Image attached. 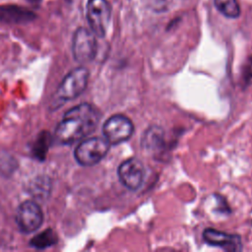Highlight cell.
Returning <instances> with one entry per match:
<instances>
[{
    "mask_svg": "<svg viewBox=\"0 0 252 252\" xmlns=\"http://www.w3.org/2000/svg\"><path fill=\"white\" fill-rule=\"evenodd\" d=\"M98 111L90 103H81L69 109L55 129V140L61 145H71L92 134L98 122Z\"/></svg>",
    "mask_w": 252,
    "mask_h": 252,
    "instance_id": "obj_1",
    "label": "cell"
},
{
    "mask_svg": "<svg viewBox=\"0 0 252 252\" xmlns=\"http://www.w3.org/2000/svg\"><path fill=\"white\" fill-rule=\"evenodd\" d=\"M110 144L105 138L92 137L81 142L74 152L78 163L92 166L98 163L108 153Z\"/></svg>",
    "mask_w": 252,
    "mask_h": 252,
    "instance_id": "obj_2",
    "label": "cell"
},
{
    "mask_svg": "<svg viewBox=\"0 0 252 252\" xmlns=\"http://www.w3.org/2000/svg\"><path fill=\"white\" fill-rule=\"evenodd\" d=\"M86 17L91 31L95 36L103 37L111 18V7L107 0H88Z\"/></svg>",
    "mask_w": 252,
    "mask_h": 252,
    "instance_id": "obj_3",
    "label": "cell"
},
{
    "mask_svg": "<svg viewBox=\"0 0 252 252\" xmlns=\"http://www.w3.org/2000/svg\"><path fill=\"white\" fill-rule=\"evenodd\" d=\"M89 71L85 67H77L70 71L59 85L55 96L66 101L78 97L87 88Z\"/></svg>",
    "mask_w": 252,
    "mask_h": 252,
    "instance_id": "obj_4",
    "label": "cell"
},
{
    "mask_svg": "<svg viewBox=\"0 0 252 252\" xmlns=\"http://www.w3.org/2000/svg\"><path fill=\"white\" fill-rule=\"evenodd\" d=\"M97 50L95 34L86 29L78 28L73 35L72 52L79 63H89L94 60Z\"/></svg>",
    "mask_w": 252,
    "mask_h": 252,
    "instance_id": "obj_5",
    "label": "cell"
},
{
    "mask_svg": "<svg viewBox=\"0 0 252 252\" xmlns=\"http://www.w3.org/2000/svg\"><path fill=\"white\" fill-rule=\"evenodd\" d=\"M102 133L110 145H118L131 138L134 133V124L127 116L114 114L104 122Z\"/></svg>",
    "mask_w": 252,
    "mask_h": 252,
    "instance_id": "obj_6",
    "label": "cell"
},
{
    "mask_svg": "<svg viewBox=\"0 0 252 252\" xmlns=\"http://www.w3.org/2000/svg\"><path fill=\"white\" fill-rule=\"evenodd\" d=\"M120 182L129 190H138L145 178V166L137 158H130L124 160L117 169Z\"/></svg>",
    "mask_w": 252,
    "mask_h": 252,
    "instance_id": "obj_7",
    "label": "cell"
},
{
    "mask_svg": "<svg viewBox=\"0 0 252 252\" xmlns=\"http://www.w3.org/2000/svg\"><path fill=\"white\" fill-rule=\"evenodd\" d=\"M16 221L22 231L26 233L35 231L42 224V211L35 202L30 200L25 201L17 210Z\"/></svg>",
    "mask_w": 252,
    "mask_h": 252,
    "instance_id": "obj_8",
    "label": "cell"
},
{
    "mask_svg": "<svg viewBox=\"0 0 252 252\" xmlns=\"http://www.w3.org/2000/svg\"><path fill=\"white\" fill-rule=\"evenodd\" d=\"M203 239L211 246L221 248L225 251H241V238L237 234H231L215 228H206L203 231Z\"/></svg>",
    "mask_w": 252,
    "mask_h": 252,
    "instance_id": "obj_9",
    "label": "cell"
},
{
    "mask_svg": "<svg viewBox=\"0 0 252 252\" xmlns=\"http://www.w3.org/2000/svg\"><path fill=\"white\" fill-rule=\"evenodd\" d=\"M36 15L30 9L13 4L0 5V22L23 25L32 22Z\"/></svg>",
    "mask_w": 252,
    "mask_h": 252,
    "instance_id": "obj_10",
    "label": "cell"
},
{
    "mask_svg": "<svg viewBox=\"0 0 252 252\" xmlns=\"http://www.w3.org/2000/svg\"><path fill=\"white\" fill-rule=\"evenodd\" d=\"M164 145L165 139L162 128L155 125L151 126L144 132L141 140V146L145 151L151 153L159 152L161 149H163Z\"/></svg>",
    "mask_w": 252,
    "mask_h": 252,
    "instance_id": "obj_11",
    "label": "cell"
},
{
    "mask_svg": "<svg viewBox=\"0 0 252 252\" xmlns=\"http://www.w3.org/2000/svg\"><path fill=\"white\" fill-rule=\"evenodd\" d=\"M51 141H52V137L48 132H41L37 136L36 140L32 145V156L38 160H43L46 157Z\"/></svg>",
    "mask_w": 252,
    "mask_h": 252,
    "instance_id": "obj_12",
    "label": "cell"
},
{
    "mask_svg": "<svg viewBox=\"0 0 252 252\" xmlns=\"http://www.w3.org/2000/svg\"><path fill=\"white\" fill-rule=\"evenodd\" d=\"M57 242V235L55 231H53L51 228L45 229L38 234H36L34 237L32 238L30 241L31 246L36 248V249H45L47 247L53 246Z\"/></svg>",
    "mask_w": 252,
    "mask_h": 252,
    "instance_id": "obj_13",
    "label": "cell"
},
{
    "mask_svg": "<svg viewBox=\"0 0 252 252\" xmlns=\"http://www.w3.org/2000/svg\"><path fill=\"white\" fill-rule=\"evenodd\" d=\"M218 11L224 17L236 19L240 16V7L237 0H214Z\"/></svg>",
    "mask_w": 252,
    "mask_h": 252,
    "instance_id": "obj_14",
    "label": "cell"
},
{
    "mask_svg": "<svg viewBox=\"0 0 252 252\" xmlns=\"http://www.w3.org/2000/svg\"><path fill=\"white\" fill-rule=\"evenodd\" d=\"M29 3H31V4H32V5H38V4H40V2L42 1V0H27Z\"/></svg>",
    "mask_w": 252,
    "mask_h": 252,
    "instance_id": "obj_15",
    "label": "cell"
},
{
    "mask_svg": "<svg viewBox=\"0 0 252 252\" xmlns=\"http://www.w3.org/2000/svg\"><path fill=\"white\" fill-rule=\"evenodd\" d=\"M66 2H68V3H71L72 2V0H65Z\"/></svg>",
    "mask_w": 252,
    "mask_h": 252,
    "instance_id": "obj_16",
    "label": "cell"
}]
</instances>
